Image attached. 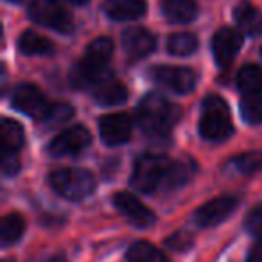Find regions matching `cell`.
I'll use <instances>...</instances> for the list:
<instances>
[{
	"label": "cell",
	"mask_w": 262,
	"mask_h": 262,
	"mask_svg": "<svg viewBox=\"0 0 262 262\" xmlns=\"http://www.w3.org/2000/svg\"><path fill=\"white\" fill-rule=\"evenodd\" d=\"M189 180V169L182 162L158 155H144L135 162L131 185L140 192L174 190Z\"/></svg>",
	"instance_id": "cell-1"
},
{
	"label": "cell",
	"mask_w": 262,
	"mask_h": 262,
	"mask_svg": "<svg viewBox=\"0 0 262 262\" xmlns=\"http://www.w3.org/2000/svg\"><path fill=\"white\" fill-rule=\"evenodd\" d=\"M180 115L182 112L178 106L158 94L146 95L137 108V122L142 131L153 137L167 135L178 122Z\"/></svg>",
	"instance_id": "cell-2"
},
{
	"label": "cell",
	"mask_w": 262,
	"mask_h": 262,
	"mask_svg": "<svg viewBox=\"0 0 262 262\" xmlns=\"http://www.w3.org/2000/svg\"><path fill=\"white\" fill-rule=\"evenodd\" d=\"M113 54V41L110 38H95L86 47L83 59L70 72V81L76 86H95L108 77V63Z\"/></svg>",
	"instance_id": "cell-3"
},
{
	"label": "cell",
	"mask_w": 262,
	"mask_h": 262,
	"mask_svg": "<svg viewBox=\"0 0 262 262\" xmlns=\"http://www.w3.org/2000/svg\"><path fill=\"white\" fill-rule=\"evenodd\" d=\"M232 119L225 99L219 95H208L203 101L200 131L203 139L212 142H221L232 135Z\"/></svg>",
	"instance_id": "cell-4"
},
{
	"label": "cell",
	"mask_w": 262,
	"mask_h": 262,
	"mask_svg": "<svg viewBox=\"0 0 262 262\" xmlns=\"http://www.w3.org/2000/svg\"><path fill=\"white\" fill-rule=\"evenodd\" d=\"M51 187L67 200L79 201L90 196L95 189V178L90 171L77 167H67L54 171L49 178Z\"/></svg>",
	"instance_id": "cell-5"
},
{
	"label": "cell",
	"mask_w": 262,
	"mask_h": 262,
	"mask_svg": "<svg viewBox=\"0 0 262 262\" xmlns=\"http://www.w3.org/2000/svg\"><path fill=\"white\" fill-rule=\"evenodd\" d=\"M29 15L36 24L51 27L59 33L67 34L74 29L72 16L58 0H31Z\"/></svg>",
	"instance_id": "cell-6"
},
{
	"label": "cell",
	"mask_w": 262,
	"mask_h": 262,
	"mask_svg": "<svg viewBox=\"0 0 262 262\" xmlns=\"http://www.w3.org/2000/svg\"><path fill=\"white\" fill-rule=\"evenodd\" d=\"M151 79L160 86L174 92V94H189L196 86V74L194 70L185 69V67H171V65H160L153 67L149 70Z\"/></svg>",
	"instance_id": "cell-7"
},
{
	"label": "cell",
	"mask_w": 262,
	"mask_h": 262,
	"mask_svg": "<svg viewBox=\"0 0 262 262\" xmlns=\"http://www.w3.org/2000/svg\"><path fill=\"white\" fill-rule=\"evenodd\" d=\"M92 142L90 131L84 126L77 124L69 129L61 131L58 137L52 139V142L49 144V153L54 157H69V155H77L81 151H84Z\"/></svg>",
	"instance_id": "cell-8"
},
{
	"label": "cell",
	"mask_w": 262,
	"mask_h": 262,
	"mask_svg": "<svg viewBox=\"0 0 262 262\" xmlns=\"http://www.w3.org/2000/svg\"><path fill=\"white\" fill-rule=\"evenodd\" d=\"M13 106L34 119H45L52 104L34 84L22 83L13 92Z\"/></svg>",
	"instance_id": "cell-9"
},
{
	"label": "cell",
	"mask_w": 262,
	"mask_h": 262,
	"mask_svg": "<svg viewBox=\"0 0 262 262\" xmlns=\"http://www.w3.org/2000/svg\"><path fill=\"white\" fill-rule=\"evenodd\" d=\"M243 45V34L230 27H223L212 38V52L219 69H228Z\"/></svg>",
	"instance_id": "cell-10"
},
{
	"label": "cell",
	"mask_w": 262,
	"mask_h": 262,
	"mask_svg": "<svg viewBox=\"0 0 262 262\" xmlns=\"http://www.w3.org/2000/svg\"><path fill=\"white\" fill-rule=\"evenodd\" d=\"M133 122L126 113H110L99 120V133L108 146H120L131 139Z\"/></svg>",
	"instance_id": "cell-11"
},
{
	"label": "cell",
	"mask_w": 262,
	"mask_h": 262,
	"mask_svg": "<svg viewBox=\"0 0 262 262\" xmlns=\"http://www.w3.org/2000/svg\"><path fill=\"white\" fill-rule=\"evenodd\" d=\"M113 205L119 208L120 214L126 215L127 221L139 228H147L157 221L153 210H149L146 205L140 203L139 198H135L129 192H117L113 196Z\"/></svg>",
	"instance_id": "cell-12"
},
{
	"label": "cell",
	"mask_w": 262,
	"mask_h": 262,
	"mask_svg": "<svg viewBox=\"0 0 262 262\" xmlns=\"http://www.w3.org/2000/svg\"><path fill=\"white\" fill-rule=\"evenodd\" d=\"M237 207V200L232 196H221L215 200L205 203L203 207H200L194 214V221L203 228H210L219 223H223Z\"/></svg>",
	"instance_id": "cell-13"
},
{
	"label": "cell",
	"mask_w": 262,
	"mask_h": 262,
	"mask_svg": "<svg viewBox=\"0 0 262 262\" xmlns=\"http://www.w3.org/2000/svg\"><path fill=\"white\" fill-rule=\"evenodd\" d=\"M155 47H157V40H155V36L147 29L133 27V29L124 31L122 49L131 61L146 58L147 54H151L155 51Z\"/></svg>",
	"instance_id": "cell-14"
},
{
	"label": "cell",
	"mask_w": 262,
	"mask_h": 262,
	"mask_svg": "<svg viewBox=\"0 0 262 262\" xmlns=\"http://www.w3.org/2000/svg\"><path fill=\"white\" fill-rule=\"evenodd\" d=\"M92 95H94L97 104L117 106V104H122V102L127 99V90L120 81H117L108 76L102 81H99V83L92 88Z\"/></svg>",
	"instance_id": "cell-15"
},
{
	"label": "cell",
	"mask_w": 262,
	"mask_h": 262,
	"mask_svg": "<svg viewBox=\"0 0 262 262\" xmlns=\"http://www.w3.org/2000/svg\"><path fill=\"white\" fill-rule=\"evenodd\" d=\"M146 11V0H106L104 2V13L113 20H137Z\"/></svg>",
	"instance_id": "cell-16"
},
{
	"label": "cell",
	"mask_w": 262,
	"mask_h": 262,
	"mask_svg": "<svg viewBox=\"0 0 262 262\" xmlns=\"http://www.w3.org/2000/svg\"><path fill=\"white\" fill-rule=\"evenodd\" d=\"M164 15L172 24H189L196 18L198 6L194 0H164Z\"/></svg>",
	"instance_id": "cell-17"
},
{
	"label": "cell",
	"mask_w": 262,
	"mask_h": 262,
	"mask_svg": "<svg viewBox=\"0 0 262 262\" xmlns=\"http://www.w3.org/2000/svg\"><path fill=\"white\" fill-rule=\"evenodd\" d=\"M235 22L239 24L241 31H244L250 36H257L262 34V11H258L257 8H253L248 2H241L233 11Z\"/></svg>",
	"instance_id": "cell-18"
},
{
	"label": "cell",
	"mask_w": 262,
	"mask_h": 262,
	"mask_svg": "<svg viewBox=\"0 0 262 262\" xmlns=\"http://www.w3.org/2000/svg\"><path fill=\"white\" fill-rule=\"evenodd\" d=\"M18 47L27 56H43V54H51L54 51L52 41L43 38L41 34L34 33V31H24L20 34Z\"/></svg>",
	"instance_id": "cell-19"
},
{
	"label": "cell",
	"mask_w": 262,
	"mask_h": 262,
	"mask_svg": "<svg viewBox=\"0 0 262 262\" xmlns=\"http://www.w3.org/2000/svg\"><path fill=\"white\" fill-rule=\"evenodd\" d=\"M0 139H2V151H16L24 146V129L16 120L4 119L0 126Z\"/></svg>",
	"instance_id": "cell-20"
},
{
	"label": "cell",
	"mask_w": 262,
	"mask_h": 262,
	"mask_svg": "<svg viewBox=\"0 0 262 262\" xmlns=\"http://www.w3.org/2000/svg\"><path fill=\"white\" fill-rule=\"evenodd\" d=\"M237 88L248 95L262 94V69L257 65H246L237 74Z\"/></svg>",
	"instance_id": "cell-21"
},
{
	"label": "cell",
	"mask_w": 262,
	"mask_h": 262,
	"mask_svg": "<svg viewBox=\"0 0 262 262\" xmlns=\"http://www.w3.org/2000/svg\"><path fill=\"white\" fill-rule=\"evenodd\" d=\"M127 260L129 262H169V258L146 241H139L127 250Z\"/></svg>",
	"instance_id": "cell-22"
},
{
	"label": "cell",
	"mask_w": 262,
	"mask_h": 262,
	"mask_svg": "<svg viewBox=\"0 0 262 262\" xmlns=\"http://www.w3.org/2000/svg\"><path fill=\"white\" fill-rule=\"evenodd\" d=\"M24 230H26V221L20 214H8L2 219V228H0V241L2 246H9V244L16 243L22 237Z\"/></svg>",
	"instance_id": "cell-23"
},
{
	"label": "cell",
	"mask_w": 262,
	"mask_h": 262,
	"mask_svg": "<svg viewBox=\"0 0 262 262\" xmlns=\"http://www.w3.org/2000/svg\"><path fill=\"white\" fill-rule=\"evenodd\" d=\"M198 49V38L192 33H176L167 40V51L174 56H189Z\"/></svg>",
	"instance_id": "cell-24"
},
{
	"label": "cell",
	"mask_w": 262,
	"mask_h": 262,
	"mask_svg": "<svg viewBox=\"0 0 262 262\" xmlns=\"http://www.w3.org/2000/svg\"><path fill=\"white\" fill-rule=\"evenodd\" d=\"M232 165L241 174H255L262 171V151H250L232 160Z\"/></svg>",
	"instance_id": "cell-25"
},
{
	"label": "cell",
	"mask_w": 262,
	"mask_h": 262,
	"mask_svg": "<svg viewBox=\"0 0 262 262\" xmlns=\"http://www.w3.org/2000/svg\"><path fill=\"white\" fill-rule=\"evenodd\" d=\"M241 113L251 124H262V97L250 95L241 104Z\"/></svg>",
	"instance_id": "cell-26"
},
{
	"label": "cell",
	"mask_w": 262,
	"mask_h": 262,
	"mask_svg": "<svg viewBox=\"0 0 262 262\" xmlns=\"http://www.w3.org/2000/svg\"><path fill=\"white\" fill-rule=\"evenodd\" d=\"M74 115V106H70L69 102H58V104H52L49 113L45 115V122L49 126H58V124L67 122L69 119H72Z\"/></svg>",
	"instance_id": "cell-27"
},
{
	"label": "cell",
	"mask_w": 262,
	"mask_h": 262,
	"mask_svg": "<svg viewBox=\"0 0 262 262\" xmlns=\"http://www.w3.org/2000/svg\"><path fill=\"white\" fill-rule=\"evenodd\" d=\"M165 243H167V246L172 248V250L185 251V250H189V248L192 246L194 239H192V235H190L189 232H176L174 235L169 237Z\"/></svg>",
	"instance_id": "cell-28"
},
{
	"label": "cell",
	"mask_w": 262,
	"mask_h": 262,
	"mask_svg": "<svg viewBox=\"0 0 262 262\" xmlns=\"http://www.w3.org/2000/svg\"><path fill=\"white\" fill-rule=\"evenodd\" d=\"M20 169V160L13 151H2V172L6 176L16 174Z\"/></svg>",
	"instance_id": "cell-29"
},
{
	"label": "cell",
	"mask_w": 262,
	"mask_h": 262,
	"mask_svg": "<svg viewBox=\"0 0 262 262\" xmlns=\"http://www.w3.org/2000/svg\"><path fill=\"white\" fill-rule=\"evenodd\" d=\"M244 226H246L248 232H251V233H262V205L255 207L253 210L248 214Z\"/></svg>",
	"instance_id": "cell-30"
},
{
	"label": "cell",
	"mask_w": 262,
	"mask_h": 262,
	"mask_svg": "<svg viewBox=\"0 0 262 262\" xmlns=\"http://www.w3.org/2000/svg\"><path fill=\"white\" fill-rule=\"evenodd\" d=\"M248 262H262V239L251 246L250 253H248Z\"/></svg>",
	"instance_id": "cell-31"
},
{
	"label": "cell",
	"mask_w": 262,
	"mask_h": 262,
	"mask_svg": "<svg viewBox=\"0 0 262 262\" xmlns=\"http://www.w3.org/2000/svg\"><path fill=\"white\" fill-rule=\"evenodd\" d=\"M47 262H69L67 260L65 257H63V255H56V257H52V258H49Z\"/></svg>",
	"instance_id": "cell-32"
},
{
	"label": "cell",
	"mask_w": 262,
	"mask_h": 262,
	"mask_svg": "<svg viewBox=\"0 0 262 262\" xmlns=\"http://www.w3.org/2000/svg\"><path fill=\"white\" fill-rule=\"evenodd\" d=\"M69 2H72V4H77V6H81V4H86L88 0H69Z\"/></svg>",
	"instance_id": "cell-33"
},
{
	"label": "cell",
	"mask_w": 262,
	"mask_h": 262,
	"mask_svg": "<svg viewBox=\"0 0 262 262\" xmlns=\"http://www.w3.org/2000/svg\"><path fill=\"white\" fill-rule=\"evenodd\" d=\"M9 2H20V0H9Z\"/></svg>",
	"instance_id": "cell-34"
},
{
	"label": "cell",
	"mask_w": 262,
	"mask_h": 262,
	"mask_svg": "<svg viewBox=\"0 0 262 262\" xmlns=\"http://www.w3.org/2000/svg\"><path fill=\"white\" fill-rule=\"evenodd\" d=\"M4 262H13V260H4Z\"/></svg>",
	"instance_id": "cell-35"
}]
</instances>
